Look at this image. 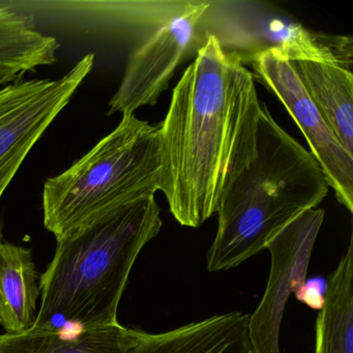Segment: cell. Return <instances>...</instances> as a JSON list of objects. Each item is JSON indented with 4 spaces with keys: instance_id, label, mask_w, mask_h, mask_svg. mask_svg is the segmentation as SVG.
Returning <instances> with one entry per match:
<instances>
[{
    "instance_id": "6da1fadb",
    "label": "cell",
    "mask_w": 353,
    "mask_h": 353,
    "mask_svg": "<svg viewBox=\"0 0 353 353\" xmlns=\"http://www.w3.org/2000/svg\"><path fill=\"white\" fill-rule=\"evenodd\" d=\"M262 104L251 72L208 37L160 127L162 183L175 220L198 228L256 154Z\"/></svg>"
},
{
    "instance_id": "7a4b0ae2",
    "label": "cell",
    "mask_w": 353,
    "mask_h": 353,
    "mask_svg": "<svg viewBox=\"0 0 353 353\" xmlns=\"http://www.w3.org/2000/svg\"><path fill=\"white\" fill-rule=\"evenodd\" d=\"M163 222L156 195L107 212L57 239L41 276L36 328H92L119 323L132 268Z\"/></svg>"
},
{
    "instance_id": "3957f363",
    "label": "cell",
    "mask_w": 353,
    "mask_h": 353,
    "mask_svg": "<svg viewBox=\"0 0 353 353\" xmlns=\"http://www.w3.org/2000/svg\"><path fill=\"white\" fill-rule=\"evenodd\" d=\"M321 167L262 104L256 154L219 202L218 230L208 255L210 272L231 270L265 249L270 239L328 193Z\"/></svg>"
},
{
    "instance_id": "277c9868",
    "label": "cell",
    "mask_w": 353,
    "mask_h": 353,
    "mask_svg": "<svg viewBox=\"0 0 353 353\" xmlns=\"http://www.w3.org/2000/svg\"><path fill=\"white\" fill-rule=\"evenodd\" d=\"M162 183L160 127L135 114L43 189L44 226L57 239L121 206L156 195Z\"/></svg>"
},
{
    "instance_id": "5b68a950",
    "label": "cell",
    "mask_w": 353,
    "mask_h": 353,
    "mask_svg": "<svg viewBox=\"0 0 353 353\" xmlns=\"http://www.w3.org/2000/svg\"><path fill=\"white\" fill-rule=\"evenodd\" d=\"M204 41L214 37L223 51L243 65L260 53L278 50L292 61L352 67V39L314 34L290 16L261 3L210 1L200 19Z\"/></svg>"
},
{
    "instance_id": "8992f818",
    "label": "cell",
    "mask_w": 353,
    "mask_h": 353,
    "mask_svg": "<svg viewBox=\"0 0 353 353\" xmlns=\"http://www.w3.org/2000/svg\"><path fill=\"white\" fill-rule=\"evenodd\" d=\"M94 63L80 59L59 79L20 80L0 88V202L30 150L68 106Z\"/></svg>"
},
{
    "instance_id": "52a82bcc",
    "label": "cell",
    "mask_w": 353,
    "mask_h": 353,
    "mask_svg": "<svg viewBox=\"0 0 353 353\" xmlns=\"http://www.w3.org/2000/svg\"><path fill=\"white\" fill-rule=\"evenodd\" d=\"M210 0H189L183 11L152 28L130 54L125 74L109 102L108 114H134L154 106L181 63L195 59L205 44L200 19Z\"/></svg>"
},
{
    "instance_id": "ba28073f",
    "label": "cell",
    "mask_w": 353,
    "mask_h": 353,
    "mask_svg": "<svg viewBox=\"0 0 353 353\" xmlns=\"http://www.w3.org/2000/svg\"><path fill=\"white\" fill-rule=\"evenodd\" d=\"M254 80L263 84L284 105L305 136L311 154L323 171L328 187L353 212V156L349 154L307 94L295 68L278 50L260 53L250 63Z\"/></svg>"
},
{
    "instance_id": "9c48e42d",
    "label": "cell",
    "mask_w": 353,
    "mask_h": 353,
    "mask_svg": "<svg viewBox=\"0 0 353 353\" xmlns=\"http://www.w3.org/2000/svg\"><path fill=\"white\" fill-rule=\"evenodd\" d=\"M325 212L311 208L283 227L266 243L272 256L270 278L253 315L249 336L257 353H281L280 330L287 301L305 286L307 268Z\"/></svg>"
},
{
    "instance_id": "30bf717a",
    "label": "cell",
    "mask_w": 353,
    "mask_h": 353,
    "mask_svg": "<svg viewBox=\"0 0 353 353\" xmlns=\"http://www.w3.org/2000/svg\"><path fill=\"white\" fill-rule=\"evenodd\" d=\"M250 315L231 312L163 334H142L128 353H257L249 336Z\"/></svg>"
},
{
    "instance_id": "8fae6325",
    "label": "cell",
    "mask_w": 353,
    "mask_h": 353,
    "mask_svg": "<svg viewBox=\"0 0 353 353\" xmlns=\"http://www.w3.org/2000/svg\"><path fill=\"white\" fill-rule=\"evenodd\" d=\"M142 334L119 322L92 328L32 327L0 334V353H128Z\"/></svg>"
},
{
    "instance_id": "7c38bea8",
    "label": "cell",
    "mask_w": 353,
    "mask_h": 353,
    "mask_svg": "<svg viewBox=\"0 0 353 353\" xmlns=\"http://www.w3.org/2000/svg\"><path fill=\"white\" fill-rule=\"evenodd\" d=\"M40 279L30 250L0 241V325L6 334L34 326Z\"/></svg>"
},
{
    "instance_id": "4fadbf2b",
    "label": "cell",
    "mask_w": 353,
    "mask_h": 353,
    "mask_svg": "<svg viewBox=\"0 0 353 353\" xmlns=\"http://www.w3.org/2000/svg\"><path fill=\"white\" fill-rule=\"evenodd\" d=\"M307 94L343 148L353 156V75L338 63L294 61Z\"/></svg>"
},
{
    "instance_id": "5bb4252c",
    "label": "cell",
    "mask_w": 353,
    "mask_h": 353,
    "mask_svg": "<svg viewBox=\"0 0 353 353\" xmlns=\"http://www.w3.org/2000/svg\"><path fill=\"white\" fill-rule=\"evenodd\" d=\"M315 353H353V237L328 278L316 320Z\"/></svg>"
},
{
    "instance_id": "9a60e30c",
    "label": "cell",
    "mask_w": 353,
    "mask_h": 353,
    "mask_svg": "<svg viewBox=\"0 0 353 353\" xmlns=\"http://www.w3.org/2000/svg\"><path fill=\"white\" fill-rule=\"evenodd\" d=\"M59 43L38 32L23 16L0 6V68L26 75L57 61Z\"/></svg>"
},
{
    "instance_id": "2e32d148",
    "label": "cell",
    "mask_w": 353,
    "mask_h": 353,
    "mask_svg": "<svg viewBox=\"0 0 353 353\" xmlns=\"http://www.w3.org/2000/svg\"><path fill=\"white\" fill-rule=\"evenodd\" d=\"M23 79V75L14 71V70L3 69L0 68V88L8 85V84L15 83Z\"/></svg>"
}]
</instances>
